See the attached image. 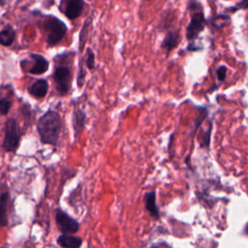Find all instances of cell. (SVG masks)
<instances>
[{
    "label": "cell",
    "instance_id": "6da1fadb",
    "mask_svg": "<svg viewBox=\"0 0 248 248\" xmlns=\"http://www.w3.org/2000/svg\"><path fill=\"white\" fill-rule=\"evenodd\" d=\"M62 127L60 114L55 110H47L38 120L37 129L41 141L45 144L57 145Z\"/></svg>",
    "mask_w": 248,
    "mask_h": 248
},
{
    "label": "cell",
    "instance_id": "9c48e42d",
    "mask_svg": "<svg viewBox=\"0 0 248 248\" xmlns=\"http://www.w3.org/2000/svg\"><path fill=\"white\" fill-rule=\"evenodd\" d=\"M85 112L78 108H75L73 111V128L75 131V138L78 139V136L84 129L85 126Z\"/></svg>",
    "mask_w": 248,
    "mask_h": 248
},
{
    "label": "cell",
    "instance_id": "30bf717a",
    "mask_svg": "<svg viewBox=\"0 0 248 248\" xmlns=\"http://www.w3.org/2000/svg\"><path fill=\"white\" fill-rule=\"evenodd\" d=\"M28 91L33 97L37 99L44 98L48 91V83L46 79H38L29 86Z\"/></svg>",
    "mask_w": 248,
    "mask_h": 248
},
{
    "label": "cell",
    "instance_id": "e0dca14e",
    "mask_svg": "<svg viewBox=\"0 0 248 248\" xmlns=\"http://www.w3.org/2000/svg\"><path fill=\"white\" fill-rule=\"evenodd\" d=\"M211 129H212V125H210V127L207 129L206 132H202L201 134L200 137V143L202 147L207 148L209 146V142H210V135H211Z\"/></svg>",
    "mask_w": 248,
    "mask_h": 248
},
{
    "label": "cell",
    "instance_id": "9a60e30c",
    "mask_svg": "<svg viewBox=\"0 0 248 248\" xmlns=\"http://www.w3.org/2000/svg\"><path fill=\"white\" fill-rule=\"evenodd\" d=\"M9 201V194L4 192L0 195V227H5L8 225L7 217V205Z\"/></svg>",
    "mask_w": 248,
    "mask_h": 248
},
{
    "label": "cell",
    "instance_id": "4fadbf2b",
    "mask_svg": "<svg viewBox=\"0 0 248 248\" xmlns=\"http://www.w3.org/2000/svg\"><path fill=\"white\" fill-rule=\"evenodd\" d=\"M57 243L64 248H78L82 244V239L78 236L63 233L57 237Z\"/></svg>",
    "mask_w": 248,
    "mask_h": 248
},
{
    "label": "cell",
    "instance_id": "ba28073f",
    "mask_svg": "<svg viewBox=\"0 0 248 248\" xmlns=\"http://www.w3.org/2000/svg\"><path fill=\"white\" fill-rule=\"evenodd\" d=\"M30 56L34 60V65L28 70V72L32 75H42L48 70L49 63L48 61L41 54L31 53Z\"/></svg>",
    "mask_w": 248,
    "mask_h": 248
},
{
    "label": "cell",
    "instance_id": "ffe728a7",
    "mask_svg": "<svg viewBox=\"0 0 248 248\" xmlns=\"http://www.w3.org/2000/svg\"><path fill=\"white\" fill-rule=\"evenodd\" d=\"M207 115V110L205 108H202L201 109V113L199 114L196 122H195V127H194V131L197 130V128L200 126V124L203 121V119L205 118V116Z\"/></svg>",
    "mask_w": 248,
    "mask_h": 248
},
{
    "label": "cell",
    "instance_id": "5bb4252c",
    "mask_svg": "<svg viewBox=\"0 0 248 248\" xmlns=\"http://www.w3.org/2000/svg\"><path fill=\"white\" fill-rule=\"evenodd\" d=\"M16 30L13 26L7 25L0 31V45L4 46H10L16 39Z\"/></svg>",
    "mask_w": 248,
    "mask_h": 248
},
{
    "label": "cell",
    "instance_id": "2e32d148",
    "mask_svg": "<svg viewBox=\"0 0 248 248\" xmlns=\"http://www.w3.org/2000/svg\"><path fill=\"white\" fill-rule=\"evenodd\" d=\"M91 23V17L86 18V20L83 23V26L80 30V34H79V51H82L83 47H84V44L87 38V34H88V27L89 24Z\"/></svg>",
    "mask_w": 248,
    "mask_h": 248
},
{
    "label": "cell",
    "instance_id": "52a82bcc",
    "mask_svg": "<svg viewBox=\"0 0 248 248\" xmlns=\"http://www.w3.org/2000/svg\"><path fill=\"white\" fill-rule=\"evenodd\" d=\"M83 9V0H66V4H64L63 14L69 19H76L81 16Z\"/></svg>",
    "mask_w": 248,
    "mask_h": 248
},
{
    "label": "cell",
    "instance_id": "3957f363",
    "mask_svg": "<svg viewBox=\"0 0 248 248\" xmlns=\"http://www.w3.org/2000/svg\"><path fill=\"white\" fill-rule=\"evenodd\" d=\"M43 29L46 33V44L48 46H54L59 44L68 31L67 25L54 16H45Z\"/></svg>",
    "mask_w": 248,
    "mask_h": 248
},
{
    "label": "cell",
    "instance_id": "44dd1931",
    "mask_svg": "<svg viewBox=\"0 0 248 248\" xmlns=\"http://www.w3.org/2000/svg\"><path fill=\"white\" fill-rule=\"evenodd\" d=\"M226 74H227V68L225 66H220L218 69H217V77H218V79L220 81H223L226 78Z\"/></svg>",
    "mask_w": 248,
    "mask_h": 248
},
{
    "label": "cell",
    "instance_id": "7402d4cb",
    "mask_svg": "<svg viewBox=\"0 0 248 248\" xmlns=\"http://www.w3.org/2000/svg\"><path fill=\"white\" fill-rule=\"evenodd\" d=\"M238 9H242V10H245V9H248V0H241L240 2L237 3V5L233 8H232V11H236Z\"/></svg>",
    "mask_w": 248,
    "mask_h": 248
},
{
    "label": "cell",
    "instance_id": "8fae6325",
    "mask_svg": "<svg viewBox=\"0 0 248 248\" xmlns=\"http://www.w3.org/2000/svg\"><path fill=\"white\" fill-rule=\"evenodd\" d=\"M180 36L178 30H170L168 31L167 35L165 36V39L162 43V47L166 50L167 53H169L170 50H172L179 43Z\"/></svg>",
    "mask_w": 248,
    "mask_h": 248
},
{
    "label": "cell",
    "instance_id": "7a4b0ae2",
    "mask_svg": "<svg viewBox=\"0 0 248 248\" xmlns=\"http://www.w3.org/2000/svg\"><path fill=\"white\" fill-rule=\"evenodd\" d=\"M188 8L191 14V20L186 28V38L189 41H193L204 29L206 19L202 7L199 1L190 0Z\"/></svg>",
    "mask_w": 248,
    "mask_h": 248
},
{
    "label": "cell",
    "instance_id": "8992f818",
    "mask_svg": "<svg viewBox=\"0 0 248 248\" xmlns=\"http://www.w3.org/2000/svg\"><path fill=\"white\" fill-rule=\"evenodd\" d=\"M53 78L55 81V86L57 91L65 95L68 93L70 88L71 72L67 66H59L55 69L53 74Z\"/></svg>",
    "mask_w": 248,
    "mask_h": 248
},
{
    "label": "cell",
    "instance_id": "277c9868",
    "mask_svg": "<svg viewBox=\"0 0 248 248\" xmlns=\"http://www.w3.org/2000/svg\"><path fill=\"white\" fill-rule=\"evenodd\" d=\"M20 140L19 127L15 118H10L5 125V137L2 147L7 152H14L18 147Z\"/></svg>",
    "mask_w": 248,
    "mask_h": 248
},
{
    "label": "cell",
    "instance_id": "5b68a950",
    "mask_svg": "<svg viewBox=\"0 0 248 248\" xmlns=\"http://www.w3.org/2000/svg\"><path fill=\"white\" fill-rule=\"evenodd\" d=\"M55 222L62 233H75L79 230L78 222L59 208L55 213Z\"/></svg>",
    "mask_w": 248,
    "mask_h": 248
},
{
    "label": "cell",
    "instance_id": "603a6c76",
    "mask_svg": "<svg viewBox=\"0 0 248 248\" xmlns=\"http://www.w3.org/2000/svg\"><path fill=\"white\" fill-rule=\"evenodd\" d=\"M244 232L246 233V234H248V223L245 225V227H244Z\"/></svg>",
    "mask_w": 248,
    "mask_h": 248
},
{
    "label": "cell",
    "instance_id": "7c38bea8",
    "mask_svg": "<svg viewBox=\"0 0 248 248\" xmlns=\"http://www.w3.org/2000/svg\"><path fill=\"white\" fill-rule=\"evenodd\" d=\"M144 203H145V208L149 212V214L155 218L158 219L160 217L159 214V209L156 203V192L155 191H150L147 192L144 195Z\"/></svg>",
    "mask_w": 248,
    "mask_h": 248
},
{
    "label": "cell",
    "instance_id": "ac0fdd59",
    "mask_svg": "<svg viewBox=\"0 0 248 248\" xmlns=\"http://www.w3.org/2000/svg\"><path fill=\"white\" fill-rule=\"evenodd\" d=\"M85 62H86V66H87V68H89V70H92L95 68V54L90 47H88L86 50Z\"/></svg>",
    "mask_w": 248,
    "mask_h": 248
},
{
    "label": "cell",
    "instance_id": "d6986e66",
    "mask_svg": "<svg viewBox=\"0 0 248 248\" xmlns=\"http://www.w3.org/2000/svg\"><path fill=\"white\" fill-rule=\"evenodd\" d=\"M12 106V102L8 98H1L0 99V113L6 115Z\"/></svg>",
    "mask_w": 248,
    "mask_h": 248
}]
</instances>
